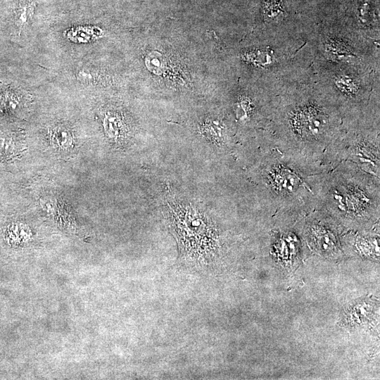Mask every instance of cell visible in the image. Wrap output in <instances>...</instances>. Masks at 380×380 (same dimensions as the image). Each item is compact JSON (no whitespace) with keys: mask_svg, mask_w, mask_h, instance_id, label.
Instances as JSON below:
<instances>
[{"mask_svg":"<svg viewBox=\"0 0 380 380\" xmlns=\"http://www.w3.org/2000/svg\"><path fill=\"white\" fill-rule=\"evenodd\" d=\"M373 307L371 303L367 302L357 303L350 308L348 310V315H350V320H355L353 323L362 324L368 319L369 316L372 314Z\"/></svg>","mask_w":380,"mask_h":380,"instance_id":"9c48e42d","label":"cell"},{"mask_svg":"<svg viewBox=\"0 0 380 380\" xmlns=\"http://www.w3.org/2000/svg\"><path fill=\"white\" fill-rule=\"evenodd\" d=\"M35 4L30 0H21L15 11V23L19 28L24 27L31 20Z\"/></svg>","mask_w":380,"mask_h":380,"instance_id":"52a82bcc","label":"cell"},{"mask_svg":"<svg viewBox=\"0 0 380 380\" xmlns=\"http://www.w3.org/2000/svg\"><path fill=\"white\" fill-rule=\"evenodd\" d=\"M19 103V96L11 88H5L0 94V105L6 110H14Z\"/></svg>","mask_w":380,"mask_h":380,"instance_id":"30bf717a","label":"cell"},{"mask_svg":"<svg viewBox=\"0 0 380 380\" xmlns=\"http://www.w3.org/2000/svg\"><path fill=\"white\" fill-rule=\"evenodd\" d=\"M379 179L352 162L341 161L323 173L316 208L331 217L342 229H373L379 222Z\"/></svg>","mask_w":380,"mask_h":380,"instance_id":"7a4b0ae2","label":"cell"},{"mask_svg":"<svg viewBox=\"0 0 380 380\" xmlns=\"http://www.w3.org/2000/svg\"><path fill=\"white\" fill-rule=\"evenodd\" d=\"M164 210L169 226L185 254L211 256L220 249V232L201 208L185 198L165 200Z\"/></svg>","mask_w":380,"mask_h":380,"instance_id":"3957f363","label":"cell"},{"mask_svg":"<svg viewBox=\"0 0 380 380\" xmlns=\"http://www.w3.org/2000/svg\"><path fill=\"white\" fill-rule=\"evenodd\" d=\"M202 134L221 152L232 147L233 140L224 122L219 118L206 119L201 126Z\"/></svg>","mask_w":380,"mask_h":380,"instance_id":"8992f818","label":"cell"},{"mask_svg":"<svg viewBox=\"0 0 380 380\" xmlns=\"http://www.w3.org/2000/svg\"><path fill=\"white\" fill-rule=\"evenodd\" d=\"M53 137L56 141L61 146L70 144L72 139L70 132L62 127H58L54 131Z\"/></svg>","mask_w":380,"mask_h":380,"instance_id":"8fae6325","label":"cell"},{"mask_svg":"<svg viewBox=\"0 0 380 380\" xmlns=\"http://www.w3.org/2000/svg\"><path fill=\"white\" fill-rule=\"evenodd\" d=\"M104 127L106 133L111 138L122 136L125 131V124L120 116L114 113H109L104 119Z\"/></svg>","mask_w":380,"mask_h":380,"instance_id":"ba28073f","label":"cell"},{"mask_svg":"<svg viewBox=\"0 0 380 380\" xmlns=\"http://www.w3.org/2000/svg\"><path fill=\"white\" fill-rule=\"evenodd\" d=\"M355 163L362 170L380 178L379 131L346 134L342 132L334 150V163Z\"/></svg>","mask_w":380,"mask_h":380,"instance_id":"5b68a950","label":"cell"},{"mask_svg":"<svg viewBox=\"0 0 380 380\" xmlns=\"http://www.w3.org/2000/svg\"><path fill=\"white\" fill-rule=\"evenodd\" d=\"M301 235L315 253L327 258L341 255V227L322 210L315 208L298 221Z\"/></svg>","mask_w":380,"mask_h":380,"instance_id":"277c9868","label":"cell"},{"mask_svg":"<svg viewBox=\"0 0 380 380\" xmlns=\"http://www.w3.org/2000/svg\"><path fill=\"white\" fill-rule=\"evenodd\" d=\"M325 172L282 151L267 137L255 149L248 179L264 217L279 213L303 217L317 207V193Z\"/></svg>","mask_w":380,"mask_h":380,"instance_id":"6da1fadb","label":"cell"}]
</instances>
